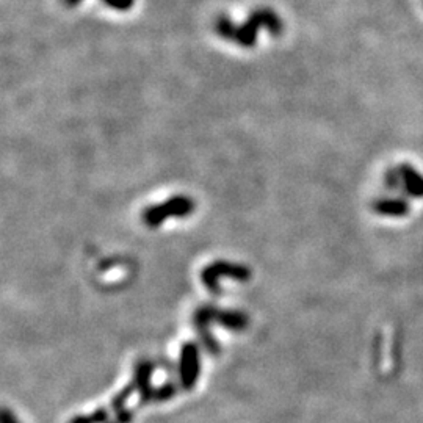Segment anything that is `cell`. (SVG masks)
<instances>
[{
    "instance_id": "cell-7",
    "label": "cell",
    "mask_w": 423,
    "mask_h": 423,
    "mask_svg": "<svg viewBox=\"0 0 423 423\" xmlns=\"http://www.w3.org/2000/svg\"><path fill=\"white\" fill-rule=\"evenodd\" d=\"M156 370V365L151 361H140L133 368V380L132 382L137 387V392L140 394V403L141 405H147L152 401L154 389L152 387V375Z\"/></svg>"
},
{
    "instance_id": "cell-11",
    "label": "cell",
    "mask_w": 423,
    "mask_h": 423,
    "mask_svg": "<svg viewBox=\"0 0 423 423\" xmlns=\"http://www.w3.org/2000/svg\"><path fill=\"white\" fill-rule=\"evenodd\" d=\"M110 420V411L107 408H98L91 414H79L68 423H107Z\"/></svg>"
},
{
    "instance_id": "cell-12",
    "label": "cell",
    "mask_w": 423,
    "mask_h": 423,
    "mask_svg": "<svg viewBox=\"0 0 423 423\" xmlns=\"http://www.w3.org/2000/svg\"><path fill=\"white\" fill-rule=\"evenodd\" d=\"M133 392H137V387H135V384H133V382H129V384L121 389V391L110 401V408L113 409V412L116 414L118 411H121V409H124L126 403L129 401V398L132 397Z\"/></svg>"
},
{
    "instance_id": "cell-3",
    "label": "cell",
    "mask_w": 423,
    "mask_h": 423,
    "mask_svg": "<svg viewBox=\"0 0 423 423\" xmlns=\"http://www.w3.org/2000/svg\"><path fill=\"white\" fill-rule=\"evenodd\" d=\"M386 187L405 196L423 198V174L411 165H400L386 174Z\"/></svg>"
},
{
    "instance_id": "cell-4",
    "label": "cell",
    "mask_w": 423,
    "mask_h": 423,
    "mask_svg": "<svg viewBox=\"0 0 423 423\" xmlns=\"http://www.w3.org/2000/svg\"><path fill=\"white\" fill-rule=\"evenodd\" d=\"M201 375V353L194 342H185L179 354V378L184 391H193Z\"/></svg>"
},
{
    "instance_id": "cell-2",
    "label": "cell",
    "mask_w": 423,
    "mask_h": 423,
    "mask_svg": "<svg viewBox=\"0 0 423 423\" xmlns=\"http://www.w3.org/2000/svg\"><path fill=\"white\" fill-rule=\"evenodd\" d=\"M221 278L246 282L251 279V270L243 264H235V262L229 260H215L201 271V281H203L207 290L213 295H218L221 292Z\"/></svg>"
},
{
    "instance_id": "cell-10",
    "label": "cell",
    "mask_w": 423,
    "mask_h": 423,
    "mask_svg": "<svg viewBox=\"0 0 423 423\" xmlns=\"http://www.w3.org/2000/svg\"><path fill=\"white\" fill-rule=\"evenodd\" d=\"M215 32L220 38L226 39V41H234L235 33H237V24H235L231 16L220 15L215 19Z\"/></svg>"
},
{
    "instance_id": "cell-13",
    "label": "cell",
    "mask_w": 423,
    "mask_h": 423,
    "mask_svg": "<svg viewBox=\"0 0 423 423\" xmlns=\"http://www.w3.org/2000/svg\"><path fill=\"white\" fill-rule=\"evenodd\" d=\"M179 391V387L176 386V382L173 381H166L162 386H159L154 389V397L152 401L156 403H163V401H170L171 398L176 397V394Z\"/></svg>"
},
{
    "instance_id": "cell-9",
    "label": "cell",
    "mask_w": 423,
    "mask_h": 423,
    "mask_svg": "<svg viewBox=\"0 0 423 423\" xmlns=\"http://www.w3.org/2000/svg\"><path fill=\"white\" fill-rule=\"evenodd\" d=\"M373 210L382 217L400 218L409 213V204L401 196H382L373 204Z\"/></svg>"
},
{
    "instance_id": "cell-8",
    "label": "cell",
    "mask_w": 423,
    "mask_h": 423,
    "mask_svg": "<svg viewBox=\"0 0 423 423\" xmlns=\"http://www.w3.org/2000/svg\"><path fill=\"white\" fill-rule=\"evenodd\" d=\"M215 323L227 329V331L240 333V331H245L248 328L250 320H248V315L245 312L237 311V309L217 307V312H215Z\"/></svg>"
},
{
    "instance_id": "cell-18",
    "label": "cell",
    "mask_w": 423,
    "mask_h": 423,
    "mask_svg": "<svg viewBox=\"0 0 423 423\" xmlns=\"http://www.w3.org/2000/svg\"><path fill=\"white\" fill-rule=\"evenodd\" d=\"M107 423H118V422H116V420H115V422H112V420H109V422H107Z\"/></svg>"
},
{
    "instance_id": "cell-17",
    "label": "cell",
    "mask_w": 423,
    "mask_h": 423,
    "mask_svg": "<svg viewBox=\"0 0 423 423\" xmlns=\"http://www.w3.org/2000/svg\"><path fill=\"white\" fill-rule=\"evenodd\" d=\"M82 2H83V0H62V4L65 6H68V8H74V6H79Z\"/></svg>"
},
{
    "instance_id": "cell-16",
    "label": "cell",
    "mask_w": 423,
    "mask_h": 423,
    "mask_svg": "<svg viewBox=\"0 0 423 423\" xmlns=\"http://www.w3.org/2000/svg\"><path fill=\"white\" fill-rule=\"evenodd\" d=\"M0 423H21L18 420V417L13 414L8 408L2 409V417H0Z\"/></svg>"
},
{
    "instance_id": "cell-5",
    "label": "cell",
    "mask_w": 423,
    "mask_h": 423,
    "mask_svg": "<svg viewBox=\"0 0 423 423\" xmlns=\"http://www.w3.org/2000/svg\"><path fill=\"white\" fill-rule=\"evenodd\" d=\"M215 312H217V306L213 304H203L196 309V312L193 315V326L196 329L198 337L201 344L206 348V351L212 356H218L221 351L220 342L213 337L210 331L212 325L215 323Z\"/></svg>"
},
{
    "instance_id": "cell-1",
    "label": "cell",
    "mask_w": 423,
    "mask_h": 423,
    "mask_svg": "<svg viewBox=\"0 0 423 423\" xmlns=\"http://www.w3.org/2000/svg\"><path fill=\"white\" fill-rule=\"evenodd\" d=\"M196 209V203L185 194H176L170 199L163 201V203L147 206L141 213V220H143L145 226L151 227V229H157L162 226L166 220L170 218H188L194 213Z\"/></svg>"
},
{
    "instance_id": "cell-15",
    "label": "cell",
    "mask_w": 423,
    "mask_h": 423,
    "mask_svg": "<svg viewBox=\"0 0 423 423\" xmlns=\"http://www.w3.org/2000/svg\"><path fill=\"white\" fill-rule=\"evenodd\" d=\"M115 420H116L118 423H132V420H133V412L130 411V409H127V408L121 409V411H118V412L115 414Z\"/></svg>"
},
{
    "instance_id": "cell-6",
    "label": "cell",
    "mask_w": 423,
    "mask_h": 423,
    "mask_svg": "<svg viewBox=\"0 0 423 423\" xmlns=\"http://www.w3.org/2000/svg\"><path fill=\"white\" fill-rule=\"evenodd\" d=\"M260 29H264L260 8H254L250 15H248L246 21L237 25V33H235L234 43L239 44L240 47H245V49H253L257 43Z\"/></svg>"
},
{
    "instance_id": "cell-14",
    "label": "cell",
    "mask_w": 423,
    "mask_h": 423,
    "mask_svg": "<svg viewBox=\"0 0 423 423\" xmlns=\"http://www.w3.org/2000/svg\"><path fill=\"white\" fill-rule=\"evenodd\" d=\"M102 2L104 5L109 6V8L121 13L132 10V6L135 5V0H102Z\"/></svg>"
}]
</instances>
